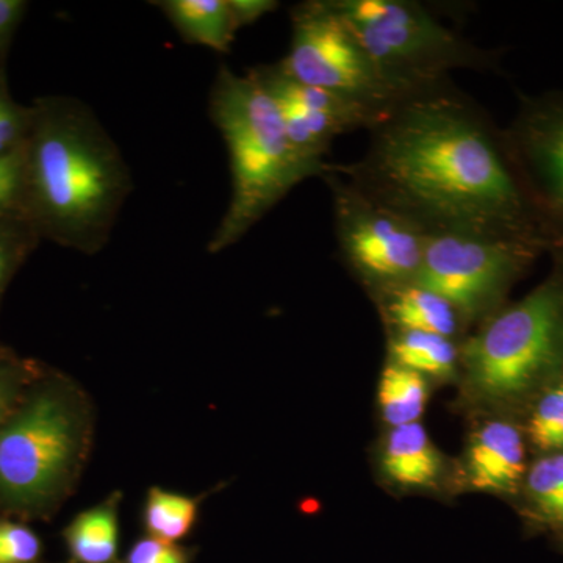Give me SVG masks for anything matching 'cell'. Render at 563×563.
Here are the masks:
<instances>
[{"label":"cell","instance_id":"23","mask_svg":"<svg viewBox=\"0 0 563 563\" xmlns=\"http://www.w3.org/2000/svg\"><path fill=\"white\" fill-rule=\"evenodd\" d=\"M32 107L14 102L0 76V155L21 150L31 132Z\"/></svg>","mask_w":563,"mask_h":563},{"label":"cell","instance_id":"2","mask_svg":"<svg viewBox=\"0 0 563 563\" xmlns=\"http://www.w3.org/2000/svg\"><path fill=\"white\" fill-rule=\"evenodd\" d=\"M21 211L40 239L95 255L133 191L131 168L87 103L47 96L32 106Z\"/></svg>","mask_w":563,"mask_h":563},{"label":"cell","instance_id":"5","mask_svg":"<svg viewBox=\"0 0 563 563\" xmlns=\"http://www.w3.org/2000/svg\"><path fill=\"white\" fill-rule=\"evenodd\" d=\"M474 387L492 399L515 398L563 365V277L498 310L463 347Z\"/></svg>","mask_w":563,"mask_h":563},{"label":"cell","instance_id":"18","mask_svg":"<svg viewBox=\"0 0 563 563\" xmlns=\"http://www.w3.org/2000/svg\"><path fill=\"white\" fill-rule=\"evenodd\" d=\"M391 363L415 373L446 376L459 362L453 339L428 332H395L390 340Z\"/></svg>","mask_w":563,"mask_h":563},{"label":"cell","instance_id":"14","mask_svg":"<svg viewBox=\"0 0 563 563\" xmlns=\"http://www.w3.org/2000/svg\"><path fill=\"white\" fill-rule=\"evenodd\" d=\"M152 5L165 14L188 44L228 54L235 40L236 22L229 0H157Z\"/></svg>","mask_w":563,"mask_h":563},{"label":"cell","instance_id":"30","mask_svg":"<svg viewBox=\"0 0 563 563\" xmlns=\"http://www.w3.org/2000/svg\"><path fill=\"white\" fill-rule=\"evenodd\" d=\"M0 76H2V62H0Z\"/></svg>","mask_w":563,"mask_h":563},{"label":"cell","instance_id":"1","mask_svg":"<svg viewBox=\"0 0 563 563\" xmlns=\"http://www.w3.org/2000/svg\"><path fill=\"white\" fill-rule=\"evenodd\" d=\"M368 132L362 158L332 168L426 235L483 233L551 246L504 132L451 81L407 96Z\"/></svg>","mask_w":563,"mask_h":563},{"label":"cell","instance_id":"11","mask_svg":"<svg viewBox=\"0 0 563 563\" xmlns=\"http://www.w3.org/2000/svg\"><path fill=\"white\" fill-rule=\"evenodd\" d=\"M250 73L277 103L292 146L314 163H328L325 155L336 136L358 129L369 131L385 117L346 96L299 84L282 73L277 63Z\"/></svg>","mask_w":563,"mask_h":563},{"label":"cell","instance_id":"6","mask_svg":"<svg viewBox=\"0 0 563 563\" xmlns=\"http://www.w3.org/2000/svg\"><path fill=\"white\" fill-rule=\"evenodd\" d=\"M87 443V412L73 396L43 391L0 428V496L49 501L73 476Z\"/></svg>","mask_w":563,"mask_h":563},{"label":"cell","instance_id":"7","mask_svg":"<svg viewBox=\"0 0 563 563\" xmlns=\"http://www.w3.org/2000/svg\"><path fill=\"white\" fill-rule=\"evenodd\" d=\"M288 54L277 66L292 80L346 96L387 113L402 101L380 76L368 52L332 0H307L291 9Z\"/></svg>","mask_w":563,"mask_h":563},{"label":"cell","instance_id":"12","mask_svg":"<svg viewBox=\"0 0 563 563\" xmlns=\"http://www.w3.org/2000/svg\"><path fill=\"white\" fill-rule=\"evenodd\" d=\"M468 477L485 492H512L525 473V443L515 426L504 421L485 424L468 450Z\"/></svg>","mask_w":563,"mask_h":563},{"label":"cell","instance_id":"22","mask_svg":"<svg viewBox=\"0 0 563 563\" xmlns=\"http://www.w3.org/2000/svg\"><path fill=\"white\" fill-rule=\"evenodd\" d=\"M529 433L542 450L563 448V384L544 393L533 410Z\"/></svg>","mask_w":563,"mask_h":563},{"label":"cell","instance_id":"3","mask_svg":"<svg viewBox=\"0 0 563 563\" xmlns=\"http://www.w3.org/2000/svg\"><path fill=\"white\" fill-rule=\"evenodd\" d=\"M210 120L228 144L232 196L207 251L229 250L309 177L329 163H314L292 146L272 96L252 77L221 66L210 91Z\"/></svg>","mask_w":563,"mask_h":563},{"label":"cell","instance_id":"21","mask_svg":"<svg viewBox=\"0 0 563 563\" xmlns=\"http://www.w3.org/2000/svg\"><path fill=\"white\" fill-rule=\"evenodd\" d=\"M529 493L537 509L553 523H563V454L542 459L528 477Z\"/></svg>","mask_w":563,"mask_h":563},{"label":"cell","instance_id":"24","mask_svg":"<svg viewBox=\"0 0 563 563\" xmlns=\"http://www.w3.org/2000/svg\"><path fill=\"white\" fill-rule=\"evenodd\" d=\"M41 540L27 526L0 521V563H36Z\"/></svg>","mask_w":563,"mask_h":563},{"label":"cell","instance_id":"29","mask_svg":"<svg viewBox=\"0 0 563 563\" xmlns=\"http://www.w3.org/2000/svg\"><path fill=\"white\" fill-rule=\"evenodd\" d=\"M18 395V377L13 368L0 363V424L9 415Z\"/></svg>","mask_w":563,"mask_h":563},{"label":"cell","instance_id":"27","mask_svg":"<svg viewBox=\"0 0 563 563\" xmlns=\"http://www.w3.org/2000/svg\"><path fill=\"white\" fill-rule=\"evenodd\" d=\"M27 9L29 2L24 0H0V62L9 54L11 41Z\"/></svg>","mask_w":563,"mask_h":563},{"label":"cell","instance_id":"15","mask_svg":"<svg viewBox=\"0 0 563 563\" xmlns=\"http://www.w3.org/2000/svg\"><path fill=\"white\" fill-rule=\"evenodd\" d=\"M120 501H106L84 510L65 529V543L73 563H120Z\"/></svg>","mask_w":563,"mask_h":563},{"label":"cell","instance_id":"16","mask_svg":"<svg viewBox=\"0 0 563 563\" xmlns=\"http://www.w3.org/2000/svg\"><path fill=\"white\" fill-rule=\"evenodd\" d=\"M384 470L404 487H426L440 473V457L420 422L393 429L384 451Z\"/></svg>","mask_w":563,"mask_h":563},{"label":"cell","instance_id":"19","mask_svg":"<svg viewBox=\"0 0 563 563\" xmlns=\"http://www.w3.org/2000/svg\"><path fill=\"white\" fill-rule=\"evenodd\" d=\"M377 399L384 420L393 429L418 422L428 399L424 376L396 363H388L380 376Z\"/></svg>","mask_w":563,"mask_h":563},{"label":"cell","instance_id":"10","mask_svg":"<svg viewBox=\"0 0 563 563\" xmlns=\"http://www.w3.org/2000/svg\"><path fill=\"white\" fill-rule=\"evenodd\" d=\"M503 132L537 220L563 251V95L528 99Z\"/></svg>","mask_w":563,"mask_h":563},{"label":"cell","instance_id":"28","mask_svg":"<svg viewBox=\"0 0 563 563\" xmlns=\"http://www.w3.org/2000/svg\"><path fill=\"white\" fill-rule=\"evenodd\" d=\"M236 27L243 29L262 20L279 7L276 0H229Z\"/></svg>","mask_w":563,"mask_h":563},{"label":"cell","instance_id":"4","mask_svg":"<svg viewBox=\"0 0 563 563\" xmlns=\"http://www.w3.org/2000/svg\"><path fill=\"white\" fill-rule=\"evenodd\" d=\"M380 76L402 98L450 84L457 69L493 70L496 57L412 0H332Z\"/></svg>","mask_w":563,"mask_h":563},{"label":"cell","instance_id":"26","mask_svg":"<svg viewBox=\"0 0 563 563\" xmlns=\"http://www.w3.org/2000/svg\"><path fill=\"white\" fill-rule=\"evenodd\" d=\"M192 554L177 543L144 537L129 548L120 563H191Z\"/></svg>","mask_w":563,"mask_h":563},{"label":"cell","instance_id":"25","mask_svg":"<svg viewBox=\"0 0 563 563\" xmlns=\"http://www.w3.org/2000/svg\"><path fill=\"white\" fill-rule=\"evenodd\" d=\"M24 181V146L0 155V214L21 211Z\"/></svg>","mask_w":563,"mask_h":563},{"label":"cell","instance_id":"9","mask_svg":"<svg viewBox=\"0 0 563 563\" xmlns=\"http://www.w3.org/2000/svg\"><path fill=\"white\" fill-rule=\"evenodd\" d=\"M332 195L343 261L377 295L410 284L420 272L428 235L332 168L322 174Z\"/></svg>","mask_w":563,"mask_h":563},{"label":"cell","instance_id":"20","mask_svg":"<svg viewBox=\"0 0 563 563\" xmlns=\"http://www.w3.org/2000/svg\"><path fill=\"white\" fill-rule=\"evenodd\" d=\"M38 242V233L20 211L0 214V296Z\"/></svg>","mask_w":563,"mask_h":563},{"label":"cell","instance_id":"13","mask_svg":"<svg viewBox=\"0 0 563 563\" xmlns=\"http://www.w3.org/2000/svg\"><path fill=\"white\" fill-rule=\"evenodd\" d=\"M379 299L385 321L395 332H428L454 339L465 322L453 303L415 282L380 292Z\"/></svg>","mask_w":563,"mask_h":563},{"label":"cell","instance_id":"8","mask_svg":"<svg viewBox=\"0 0 563 563\" xmlns=\"http://www.w3.org/2000/svg\"><path fill=\"white\" fill-rule=\"evenodd\" d=\"M543 243L483 233L428 235L415 284L453 303L463 321L493 317Z\"/></svg>","mask_w":563,"mask_h":563},{"label":"cell","instance_id":"17","mask_svg":"<svg viewBox=\"0 0 563 563\" xmlns=\"http://www.w3.org/2000/svg\"><path fill=\"white\" fill-rule=\"evenodd\" d=\"M201 498L151 487L143 506V526L147 537L177 543L190 536L198 523Z\"/></svg>","mask_w":563,"mask_h":563}]
</instances>
